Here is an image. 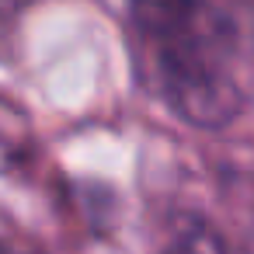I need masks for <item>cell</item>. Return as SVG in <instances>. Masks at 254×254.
Listing matches in <instances>:
<instances>
[{
  "instance_id": "cell-1",
  "label": "cell",
  "mask_w": 254,
  "mask_h": 254,
  "mask_svg": "<svg viewBox=\"0 0 254 254\" xmlns=\"http://www.w3.org/2000/svg\"><path fill=\"white\" fill-rule=\"evenodd\" d=\"M160 77L174 112L195 126H226L244 98L216 53L191 32L160 42Z\"/></svg>"
},
{
  "instance_id": "cell-3",
  "label": "cell",
  "mask_w": 254,
  "mask_h": 254,
  "mask_svg": "<svg viewBox=\"0 0 254 254\" xmlns=\"http://www.w3.org/2000/svg\"><path fill=\"white\" fill-rule=\"evenodd\" d=\"M160 254H226V251H223V244H219L209 230L188 226V230H181Z\"/></svg>"
},
{
  "instance_id": "cell-2",
  "label": "cell",
  "mask_w": 254,
  "mask_h": 254,
  "mask_svg": "<svg viewBox=\"0 0 254 254\" xmlns=\"http://www.w3.org/2000/svg\"><path fill=\"white\" fill-rule=\"evenodd\" d=\"M195 7H198V0H129L132 25L157 42L174 39L185 28H191Z\"/></svg>"
}]
</instances>
